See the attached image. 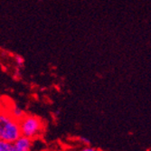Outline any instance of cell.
Here are the masks:
<instances>
[{
  "label": "cell",
  "instance_id": "cell-6",
  "mask_svg": "<svg viewBox=\"0 0 151 151\" xmlns=\"http://www.w3.org/2000/svg\"><path fill=\"white\" fill-rule=\"evenodd\" d=\"M78 140L81 145H83L85 147L91 145V140L88 138H86V137H80V138L78 139Z\"/></svg>",
  "mask_w": 151,
  "mask_h": 151
},
{
  "label": "cell",
  "instance_id": "cell-1",
  "mask_svg": "<svg viewBox=\"0 0 151 151\" xmlns=\"http://www.w3.org/2000/svg\"><path fill=\"white\" fill-rule=\"evenodd\" d=\"M20 136L19 121L10 115L7 109L0 108V140L14 143Z\"/></svg>",
  "mask_w": 151,
  "mask_h": 151
},
{
  "label": "cell",
  "instance_id": "cell-4",
  "mask_svg": "<svg viewBox=\"0 0 151 151\" xmlns=\"http://www.w3.org/2000/svg\"><path fill=\"white\" fill-rule=\"evenodd\" d=\"M8 112L10 113V115L14 118L16 119L17 120H20L21 119L24 118V116L25 115L24 111L23 109L17 104H12L10 106H8V109H7Z\"/></svg>",
  "mask_w": 151,
  "mask_h": 151
},
{
  "label": "cell",
  "instance_id": "cell-3",
  "mask_svg": "<svg viewBox=\"0 0 151 151\" xmlns=\"http://www.w3.org/2000/svg\"><path fill=\"white\" fill-rule=\"evenodd\" d=\"M12 145L15 151H31L33 147V139L20 136L15 142L12 143Z\"/></svg>",
  "mask_w": 151,
  "mask_h": 151
},
{
  "label": "cell",
  "instance_id": "cell-2",
  "mask_svg": "<svg viewBox=\"0 0 151 151\" xmlns=\"http://www.w3.org/2000/svg\"><path fill=\"white\" fill-rule=\"evenodd\" d=\"M19 127L21 136L26 137L31 139H35L44 131V122L40 118L35 115L25 114L23 119L19 120Z\"/></svg>",
  "mask_w": 151,
  "mask_h": 151
},
{
  "label": "cell",
  "instance_id": "cell-7",
  "mask_svg": "<svg viewBox=\"0 0 151 151\" xmlns=\"http://www.w3.org/2000/svg\"><path fill=\"white\" fill-rule=\"evenodd\" d=\"M81 151H98L97 149H96L95 147H91V146H87V147H84L83 148H82Z\"/></svg>",
  "mask_w": 151,
  "mask_h": 151
},
{
  "label": "cell",
  "instance_id": "cell-5",
  "mask_svg": "<svg viewBox=\"0 0 151 151\" xmlns=\"http://www.w3.org/2000/svg\"><path fill=\"white\" fill-rule=\"evenodd\" d=\"M0 151H15L12 143L0 140Z\"/></svg>",
  "mask_w": 151,
  "mask_h": 151
},
{
  "label": "cell",
  "instance_id": "cell-8",
  "mask_svg": "<svg viewBox=\"0 0 151 151\" xmlns=\"http://www.w3.org/2000/svg\"><path fill=\"white\" fill-rule=\"evenodd\" d=\"M16 62L18 65H23L24 63V60L21 57V56H17L16 57Z\"/></svg>",
  "mask_w": 151,
  "mask_h": 151
}]
</instances>
